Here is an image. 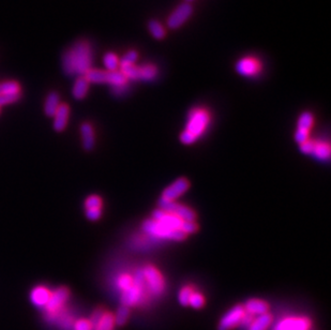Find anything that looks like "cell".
<instances>
[{"mask_svg": "<svg viewBox=\"0 0 331 330\" xmlns=\"http://www.w3.org/2000/svg\"><path fill=\"white\" fill-rule=\"evenodd\" d=\"M81 136H82V145L86 151H91L95 148L96 145V134L95 129L91 123L84 122L81 125Z\"/></svg>", "mask_w": 331, "mask_h": 330, "instance_id": "5bb4252c", "label": "cell"}, {"mask_svg": "<svg viewBox=\"0 0 331 330\" xmlns=\"http://www.w3.org/2000/svg\"><path fill=\"white\" fill-rule=\"evenodd\" d=\"M103 62H104L105 68H107L108 71H110V72L117 71V69L119 67L118 57L114 54V53H108V54L104 56Z\"/></svg>", "mask_w": 331, "mask_h": 330, "instance_id": "4316f807", "label": "cell"}, {"mask_svg": "<svg viewBox=\"0 0 331 330\" xmlns=\"http://www.w3.org/2000/svg\"><path fill=\"white\" fill-rule=\"evenodd\" d=\"M243 309L247 314H250L252 316H258L265 313H268L269 305L265 300L253 298L249 299L246 303H244Z\"/></svg>", "mask_w": 331, "mask_h": 330, "instance_id": "9a60e30c", "label": "cell"}, {"mask_svg": "<svg viewBox=\"0 0 331 330\" xmlns=\"http://www.w3.org/2000/svg\"><path fill=\"white\" fill-rule=\"evenodd\" d=\"M159 206L163 211H166L168 214L174 215L179 218L183 222H194L196 219V214L191 208L181 205L176 202H167L160 199Z\"/></svg>", "mask_w": 331, "mask_h": 330, "instance_id": "5b68a950", "label": "cell"}, {"mask_svg": "<svg viewBox=\"0 0 331 330\" xmlns=\"http://www.w3.org/2000/svg\"><path fill=\"white\" fill-rule=\"evenodd\" d=\"M70 297V290L65 286H60L54 292H51L50 300L45 307L46 312L51 315H55L63 308L64 303L68 301Z\"/></svg>", "mask_w": 331, "mask_h": 330, "instance_id": "ba28073f", "label": "cell"}, {"mask_svg": "<svg viewBox=\"0 0 331 330\" xmlns=\"http://www.w3.org/2000/svg\"><path fill=\"white\" fill-rule=\"evenodd\" d=\"M133 285V276L129 274H121L118 275L117 278V286L118 288L123 292V290L128 289Z\"/></svg>", "mask_w": 331, "mask_h": 330, "instance_id": "484cf974", "label": "cell"}, {"mask_svg": "<svg viewBox=\"0 0 331 330\" xmlns=\"http://www.w3.org/2000/svg\"><path fill=\"white\" fill-rule=\"evenodd\" d=\"M194 287H192L190 285H187V286H183L181 289H180V292H179V295H178V300H179L180 302V305L185 307V306H189V300H190V297L191 295L194 293Z\"/></svg>", "mask_w": 331, "mask_h": 330, "instance_id": "f546056e", "label": "cell"}, {"mask_svg": "<svg viewBox=\"0 0 331 330\" xmlns=\"http://www.w3.org/2000/svg\"><path fill=\"white\" fill-rule=\"evenodd\" d=\"M130 308L125 307V306H120L118 308L116 314L114 315V320H115V325L117 326H123L127 324V322L129 321L130 318Z\"/></svg>", "mask_w": 331, "mask_h": 330, "instance_id": "603a6c76", "label": "cell"}, {"mask_svg": "<svg viewBox=\"0 0 331 330\" xmlns=\"http://www.w3.org/2000/svg\"><path fill=\"white\" fill-rule=\"evenodd\" d=\"M210 122V114L205 109H193L188 115L187 128L180 135L182 144L191 145L201 137Z\"/></svg>", "mask_w": 331, "mask_h": 330, "instance_id": "7a4b0ae2", "label": "cell"}, {"mask_svg": "<svg viewBox=\"0 0 331 330\" xmlns=\"http://www.w3.org/2000/svg\"><path fill=\"white\" fill-rule=\"evenodd\" d=\"M51 297V290L45 286H37L31 290L30 300L38 308H45Z\"/></svg>", "mask_w": 331, "mask_h": 330, "instance_id": "2e32d148", "label": "cell"}, {"mask_svg": "<svg viewBox=\"0 0 331 330\" xmlns=\"http://www.w3.org/2000/svg\"><path fill=\"white\" fill-rule=\"evenodd\" d=\"M102 216V208H91L86 209V217L89 221H98L100 220Z\"/></svg>", "mask_w": 331, "mask_h": 330, "instance_id": "d6a6232c", "label": "cell"}, {"mask_svg": "<svg viewBox=\"0 0 331 330\" xmlns=\"http://www.w3.org/2000/svg\"><path fill=\"white\" fill-rule=\"evenodd\" d=\"M205 305V297L200 293L194 290V293L191 295L189 300V306L194 309H201Z\"/></svg>", "mask_w": 331, "mask_h": 330, "instance_id": "4dcf8cb0", "label": "cell"}, {"mask_svg": "<svg viewBox=\"0 0 331 330\" xmlns=\"http://www.w3.org/2000/svg\"><path fill=\"white\" fill-rule=\"evenodd\" d=\"M143 230L147 235H150L152 237H156V238L160 239H170V240L180 241L187 237V235L181 232V230L171 229L152 219L146 220L143 223Z\"/></svg>", "mask_w": 331, "mask_h": 330, "instance_id": "3957f363", "label": "cell"}, {"mask_svg": "<svg viewBox=\"0 0 331 330\" xmlns=\"http://www.w3.org/2000/svg\"><path fill=\"white\" fill-rule=\"evenodd\" d=\"M70 117V108L68 104L61 103L60 107L58 108L55 115L53 116L54 118V122H53V127L56 132H62L68 125Z\"/></svg>", "mask_w": 331, "mask_h": 330, "instance_id": "4fadbf2b", "label": "cell"}, {"mask_svg": "<svg viewBox=\"0 0 331 330\" xmlns=\"http://www.w3.org/2000/svg\"><path fill=\"white\" fill-rule=\"evenodd\" d=\"M244 315H246V311H244L243 306L238 305L233 307L220 320L218 330H233L241 324Z\"/></svg>", "mask_w": 331, "mask_h": 330, "instance_id": "52a82bcc", "label": "cell"}, {"mask_svg": "<svg viewBox=\"0 0 331 330\" xmlns=\"http://www.w3.org/2000/svg\"><path fill=\"white\" fill-rule=\"evenodd\" d=\"M92 50L87 41H77L64 52L62 68L70 76H85L91 69Z\"/></svg>", "mask_w": 331, "mask_h": 330, "instance_id": "6da1fadb", "label": "cell"}, {"mask_svg": "<svg viewBox=\"0 0 331 330\" xmlns=\"http://www.w3.org/2000/svg\"><path fill=\"white\" fill-rule=\"evenodd\" d=\"M193 13V6L191 3L184 2L181 3L179 6H177V9L171 13L170 16L167 19L168 27L170 29H177L181 27V26L188 21L190 16Z\"/></svg>", "mask_w": 331, "mask_h": 330, "instance_id": "9c48e42d", "label": "cell"}, {"mask_svg": "<svg viewBox=\"0 0 331 330\" xmlns=\"http://www.w3.org/2000/svg\"><path fill=\"white\" fill-rule=\"evenodd\" d=\"M60 96H59L58 92L56 91H52L48 95L45 99L44 102V113L46 116L53 117L55 115L57 111L58 108L60 107Z\"/></svg>", "mask_w": 331, "mask_h": 330, "instance_id": "e0dca14e", "label": "cell"}, {"mask_svg": "<svg viewBox=\"0 0 331 330\" xmlns=\"http://www.w3.org/2000/svg\"><path fill=\"white\" fill-rule=\"evenodd\" d=\"M104 313H105V310L103 308H98V309L95 310L94 312H92L90 319H89V322L91 323L92 328H95V326L98 324L99 321L101 320V318H102ZM92 330H94V329H92Z\"/></svg>", "mask_w": 331, "mask_h": 330, "instance_id": "e575fe53", "label": "cell"}, {"mask_svg": "<svg viewBox=\"0 0 331 330\" xmlns=\"http://www.w3.org/2000/svg\"><path fill=\"white\" fill-rule=\"evenodd\" d=\"M261 70V64L255 58L246 57L236 63V71L242 76H254Z\"/></svg>", "mask_w": 331, "mask_h": 330, "instance_id": "7c38bea8", "label": "cell"}, {"mask_svg": "<svg viewBox=\"0 0 331 330\" xmlns=\"http://www.w3.org/2000/svg\"><path fill=\"white\" fill-rule=\"evenodd\" d=\"M312 321L307 316H287L280 320L273 330H311Z\"/></svg>", "mask_w": 331, "mask_h": 330, "instance_id": "8992f818", "label": "cell"}, {"mask_svg": "<svg viewBox=\"0 0 331 330\" xmlns=\"http://www.w3.org/2000/svg\"><path fill=\"white\" fill-rule=\"evenodd\" d=\"M309 134H310V132H308V131L297 129L296 134H295V140H296L297 143H299L301 145V144H303L304 142H307L309 140Z\"/></svg>", "mask_w": 331, "mask_h": 330, "instance_id": "74e56055", "label": "cell"}, {"mask_svg": "<svg viewBox=\"0 0 331 330\" xmlns=\"http://www.w3.org/2000/svg\"><path fill=\"white\" fill-rule=\"evenodd\" d=\"M89 91V82L85 76H79L76 78V81L72 88V96H73L76 100H83L86 98Z\"/></svg>", "mask_w": 331, "mask_h": 330, "instance_id": "ac0fdd59", "label": "cell"}, {"mask_svg": "<svg viewBox=\"0 0 331 330\" xmlns=\"http://www.w3.org/2000/svg\"><path fill=\"white\" fill-rule=\"evenodd\" d=\"M313 156H315L320 160H328L330 157V146L325 142H315V146L313 149Z\"/></svg>", "mask_w": 331, "mask_h": 330, "instance_id": "ffe728a7", "label": "cell"}, {"mask_svg": "<svg viewBox=\"0 0 331 330\" xmlns=\"http://www.w3.org/2000/svg\"><path fill=\"white\" fill-rule=\"evenodd\" d=\"M314 118L311 113H303L300 117L299 120H298V130H303V131H308L310 132L311 128L313 125Z\"/></svg>", "mask_w": 331, "mask_h": 330, "instance_id": "cb8c5ba5", "label": "cell"}, {"mask_svg": "<svg viewBox=\"0 0 331 330\" xmlns=\"http://www.w3.org/2000/svg\"><path fill=\"white\" fill-rule=\"evenodd\" d=\"M114 327H115L114 315L108 311H105L101 320L99 321L98 324L95 326L94 330H114Z\"/></svg>", "mask_w": 331, "mask_h": 330, "instance_id": "44dd1931", "label": "cell"}, {"mask_svg": "<svg viewBox=\"0 0 331 330\" xmlns=\"http://www.w3.org/2000/svg\"><path fill=\"white\" fill-rule=\"evenodd\" d=\"M137 60V53L135 51H129L122 58L120 64H134Z\"/></svg>", "mask_w": 331, "mask_h": 330, "instance_id": "d590c367", "label": "cell"}, {"mask_svg": "<svg viewBox=\"0 0 331 330\" xmlns=\"http://www.w3.org/2000/svg\"><path fill=\"white\" fill-rule=\"evenodd\" d=\"M21 92H11V94L0 95V109L17 102L21 99Z\"/></svg>", "mask_w": 331, "mask_h": 330, "instance_id": "f1b7e54d", "label": "cell"}, {"mask_svg": "<svg viewBox=\"0 0 331 330\" xmlns=\"http://www.w3.org/2000/svg\"><path fill=\"white\" fill-rule=\"evenodd\" d=\"M11 92H21L18 83L14 81H6L0 83V95L11 94Z\"/></svg>", "mask_w": 331, "mask_h": 330, "instance_id": "83f0119b", "label": "cell"}, {"mask_svg": "<svg viewBox=\"0 0 331 330\" xmlns=\"http://www.w3.org/2000/svg\"><path fill=\"white\" fill-rule=\"evenodd\" d=\"M314 146H315V142L314 141H311V140H308L307 142H304L303 144L300 145V149H301V151H302L303 154L312 155Z\"/></svg>", "mask_w": 331, "mask_h": 330, "instance_id": "f35d334b", "label": "cell"}, {"mask_svg": "<svg viewBox=\"0 0 331 330\" xmlns=\"http://www.w3.org/2000/svg\"><path fill=\"white\" fill-rule=\"evenodd\" d=\"M85 209L102 208V199L98 195H90L85 201Z\"/></svg>", "mask_w": 331, "mask_h": 330, "instance_id": "1f68e13d", "label": "cell"}, {"mask_svg": "<svg viewBox=\"0 0 331 330\" xmlns=\"http://www.w3.org/2000/svg\"><path fill=\"white\" fill-rule=\"evenodd\" d=\"M142 272L149 295L160 296L165 289V280L162 274L152 265L143 267Z\"/></svg>", "mask_w": 331, "mask_h": 330, "instance_id": "277c9868", "label": "cell"}, {"mask_svg": "<svg viewBox=\"0 0 331 330\" xmlns=\"http://www.w3.org/2000/svg\"><path fill=\"white\" fill-rule=\"evenodd\" d=\"M152 220H155L159 223L163 224L165 226L176 230H181L183 224V221L179 219V218L171 214H168L166 211H163L162 209H157L154 211V214H152Z\"/></svg>", "mask_w": 331, "mask_h": 330, "instance_id": "8fae6325", "label": "cell"}, {"mask_svg": "<svg viewBox=\"0 0 331 330\" xmlns=\"http://www.w3.org/2000/svg\"><path fill=\"white\" fill-rule=\"evenodd\" d=\"M74 330H92V325L87 319H79L73 324Z\"/></svg>", "mask_w": 331, "mask_h": 330, "instance_id": "836d02e7", "label": "cell"}, {"mask_svg": "<svg viewBox=\"0 0 331 330\" xmlns=\"http://www.w3.org/2000/svg\"><path fill=\"white\" fill-rule=\"evenodd\" d=\"M192 1H193V0H185V2H188V3L192 2Z\"/></svg>", "mask_w": 331, "mask_h": 330, "instance_id": "ab89813d", "label": "cell"}, {"mask_svg": "<svg viewBox=\"0 0 331 330\" xmlns=\"http://www.w3.org/2000/svg\"><path fill=\"white\" fill-rule=\"evenodd\" d=\"M190 188V182L185 178H179V179L175 180L173 183L168 186L163 191L161 200L167 202H175L178 197H180L184 194Z\"/></svg>", "mask_w": 331, "mask_h": 330, "instance_id": "30bf717a", "label": "cell"}, {"mask_svg": "<svg viewBox=\"0 0 331 330\" xmlns=\"http://www.w3.org/2000/svg\"><path fill=\"white\" fill-rule=\"evenodd\" d=\"M158 75V69L154 64H145L140 67V80L142 81H154Z\"/></svg>", "mask_w": 331, "mask_h": 330, "instance_id": "7402d4cb", "label": "cell"}, {"mask_svg": "<svg viewBox=\"0 0 331 330\" xmlns=\"http://www.w3.org/2000/svg\"><path fill=\"white\" fill-rule=\"evenodd\" d=\"M197 229H198V225L195 223V221L194 222H183L182 227H181V230L185 235L193 234L197 232Z\"/></svg>", "mask_w": 331, "mask_h": 330, "instance_id": "8d00e7d4", "label": "cell"}, {"mask_svg": "<svg viewBox=\"0 0 331 330\" xmlns=\"http://www.w3.org/2000/svg\"><path fill=\"white\" fill-rule=\"evenodd\" d=\"M148 29L150 31V34L156 39H158V40H161V39L165 37V29L163 28V26L158 21H155V19H152V21L149 22Z\"/></svg>", "mask_w": 331, "mask_h": 330, "instance_id": "d4e9b609", "label": "cell"}, {"mask_svg": "<svg viewBox=\"0 0 331 330\" xmlns=\"http://www.w3.org/2000/svg\"><path fill=\"white\" fill-rule=\"evenodd\" d=\"M271 323H273V315L265 313L255 316L252 323L248 327V330H268Z\"/></svg>", "mask_w": 331, "mask_h": 330, "instance_id": "d6986e66", "label": "cell"}]
</instances>
